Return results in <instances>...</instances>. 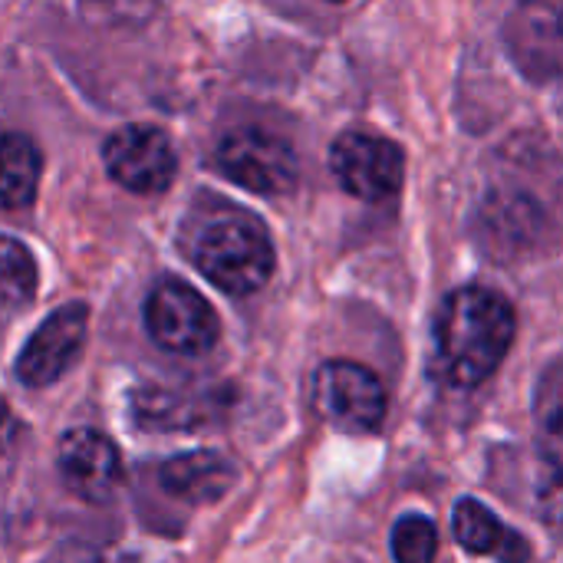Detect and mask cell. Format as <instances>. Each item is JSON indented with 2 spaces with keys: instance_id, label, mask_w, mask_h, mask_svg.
<instances>
[{
  "instance_id": "cell-1",
  "label": "cell",
  "mask_w": 563,
  "mask_h": 563,
  "mask_svg": "<svg viewBox=\"0 0 563 563\" xmlns=\"http://www.w3.org/2000/svg\"><path fill=\"white\" fill-rule=\"evenodd\" d=\"M515 307L492 287H459L435 320V373L455 389H475L495 376L515 343Z\"/></svg>"
},
{
  "instance_id": "cell-2",
  "label": "cell",
  "mask_w": 563,
  "mask_h": 563,
  "mask_svg": "<svg viewBox=\"0 0 563 563\" xmlns=\"http://www.w3.org/2000/svg\"><path fill=\"white\" fill-rule=\"evenodd\" d=\"M195 267L224 294H257L274 274V244L267 228L247 211L214 214L195 238Z\"/></svg>"
},
{
  "instance_id": "cell-3",
  "label": "cell",
  "mask_w": 563,
  "mask_h": 563,
  "mask_svg": "<svg viewBox=\"0 0 563 563\" xmlns=\"http://www.w3.org/2000/svg\"><path fill=\"white\" fill-rule=\"evenodd\" d=\"M313 406L340 432H376L389 396L373 369L350 360H327L313 373Z\"/></svg>"
},
{
  "instance_id": "cell-4",
  "label": "cell",
  "mask_w": 563,
  "mask_h": 563,
  "mask_svg": "<svg viewBox=\"0 0 563 563\" xmlns=\"http://www.w3.org/2000/svg\"><path fill=\"white\" fill-rule=\"evenodd\" d=\"M330 172L343 191L360 201H386L402 188V148L373 132H343L330 148Z\"/></svg>"
},
{
  "instance_id": "cell-5",
  "label": "cell",
  "mask_w": 563,
  "mask_h": 563,
  "mask_svg": "<svg viewBox=\"0 0 563 563\" xmlns=\"http://www.w3.org/2000/svg\"><path fill=\"white\" fill-rule=\"evenodd\" d=\"M148 336L168 353H205L218 340V313L211 303L181 280H162L145 300Z\"/></svg>"
},
{
  "instance_id": "cell-6",
  "label": "cell",
  "mask_w": 563,
  "mask_h": 563,
  "mask_svg": "<svg viewBox=\"0 0 563 563\" xmlns=\"http://www.w3.org/2000/svg\"><path fill=\"white\" fill-rule=\"evenodd\" d=\"M102 162L112 181L135 195H158L175 181L178 158L172 139L158 125H122L102 145Z\"/></svg>"
},
{
  "instance_id": "cell-7",
  "label": "cell",
  "mask_w": 563,
  "mask_h": 563,
  "mask_svg": "<svg viewBox=\"0 0 563 563\" xmlns=\"http://www.w3.org/2000/svg\"><path fill=\"white\" fill-rule=\"evenodd\" d=\"M218 168L254 195H284L297 181L290 142L264 129H234L218 145Z\"/></svg>"
},
{
  "instance_id": "cell-8",
  "label": "cell",
  "mask_w": 563,
  "mask_h": 563,
  "mask_svg": "<svg viewBox=\"0 0 563 563\" xmlns=\"http://www.w3.org/2000/svg\"><path fill=\"white\" fill-rule=\"evenodd\" d=\"M515 66L534 82H563V0H518L505 23Z\"/></svg>"
},
{
  "instance_id": "cell-9",
  "label": "cell",
  "mask_w": 563,
  "mask_h": 563,
  "mask_svg": "<svg viewBox=\"0 0 563 563\" xmlns=\"http://www.w3.org/2000/svg\"><path fill=\"white\" fill-rule=\"evenodd\" d=\"M86 327H89L86 303L76 300V303H63L59 310H53L26 340L16 360V379L33 389L56 383L79 360L86 346Z\"/></svg>"
},
{
  "instance_id": "cell-10",
  "label": "cell",
  "mask_w": 563,
  "mask_h": 563,
  "mask_svg": "<svg viewBox=\"0 0 563 563\" xmlns=\"http://www.w3.org/2000/svg\"><path fill=\"white\" fill-rule=\"evenodd\" d=\"M56 462H59V475L66 488L89 505L109 501L122 485V455L115 442L96 429L66 432L59 439Z\"/></svg>"
},
{
  "instance_id": "cell-11",
  "label": "cell",
  "mask_w": 563,
  "mask_h": 563,
  "mask_svg": "<svg viewBox=\"0 0 563 563\" xmlns=\"http://www.w3.org/2000/svg\"><path fill=\"white\" fill-rule=\"evenodd\" d=\"M238 478V468L221 452H185L158 468L162 488L188 505L221 501Z\"/></svg>"
},
{
  "instance_id": "cell-12",
  "label": "cell",
  "mask_w": 563,
  "mask_h": 563,
  "mask_svg": "<svg viewBox=\"0 0 563 563\" xmlns=\"http://www.w3.org/2000/svg\"><path fill=\"white\" fill-rule=\"evenodd\" d=\"M452 531H455V541L468 554L495 558L501 563H528V558H531L528 541L518 531H511L492 508H485L475 498H465V501L455 505Z\"/></svg>"
},
{
  "instance_id": "cell-13",
  "label": "cell",
  "mask_w": 563,
  "mask_h": 563,
  "mask_svg": "<svg viewBox=\"0 0 563 563\" xmlns=\"http://www.w3.org/2000/svg\"><path fill=\"white\" fill-rule=\"evenodd\" d=\"M40 181V148L20 132L3 135V208H26Z\"/></svg>"
},
{
  "instance_id": "cell-14",
  "label": "cell",
  "mask_w": 563,
  "mask_h": 563,
  "mask_svg": "<svg viewBox=\"0 0 563 563\" xmlns=\"http://www.w3.org/2000/svg\"><path fill=\"white\" fill-rule=\"evenodd\" d=\"M36 290V264L30 251L16 241H3V317H13L20 307L33 300Z\"/></svg>"
},
{
  "instance_id": "cell-15",
  "label": "cell",
  "mask_w": 563,
  "mask_h": 563,
  "mask_svg": "<svg viewBox=\"0 0 563 563\" xmlns=\"http://www.w3.org/2000/svg\"><path fill=\"white\" fill-rule=\"evenodd\" d=\"M393 558L396 563H435L439 531L422 515H406L393 528Z\"/></svg>"
},
{
  "instance_id": "cell-16",
  "label": "cell",
  "mask_w": 563,
  "mask_h": 563,
  "mask_svg": "<svg viewBox=\"0 0 563 563\" xmlns=\"http://www.w3.org/2000/svg\"><path fill=\"white\" fill-rule=\"evenodd\" d=\"M538 422L554 442L551 459H563V363L554 366L538 389Z\"/></svg>"
},
{
  "instance_id": "cell-17",
  "label": "cell",
  "mask_w": 563,
  "mask_h": 563,
  "mask_svg": "<svg viewBox=\"0 0 563 563\" xmlns=\"http://www.w3.org/2000/svg\"><path fill=\"white\" fill-rule=\"evenodd\" d=\"M538 508L548 525L563 528V459H551V472L538 492Z\"/></svg>"
},
{
  "instance_id": "cell-18",
  "label": "cell",
  "mask_w": 563,
  "mask_h": 563,
  "mask_svg": "<svg viewBox=\"0 0 563 563\" xmlns=\"http://www.w3.org/2000/svg\"><path fill=\"white\" fill-rule=\"evenodd\" d=\"M46 563H96V558L86 548H63L56 558H49Z\"/></svg>"
},
{
  "instance_id": "cell-19",
  "label": "cell",
  "mask_w": 563,
  "mask_h": 563,
  "mask_svg": "<svg viewBox=\"0 0 563 563\" xmlns=\"http://www.w3.org/2000/svg\"><path fill=\"white\" fill-rule=\"evenodd\" d=\"M330 3H346V0H330Z\"/></svg>"
}]
</instances>
